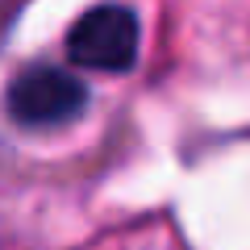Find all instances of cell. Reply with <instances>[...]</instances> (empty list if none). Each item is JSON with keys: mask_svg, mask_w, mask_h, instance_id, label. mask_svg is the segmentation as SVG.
<instances>
[{"mask_svg": "<svg viewBox=\"0 0 250 250\" xmlns=\"http://www.w3.org/2000/svg\"><path fill=\"white\" fill-rule=\"evenodd\" d=\"M83 104H88V88L62 67L38 62L9 83V113L17 125H29V129L67 125L83 113Z\"/></svg>", "mask_w": 250, "mask_h": 250, "instance_id": "1", "label": "cell"}, {"mask_svg": "<svg viewBox=\"0 0 250 250\" xmlns=\"http://www.w3.org/2000/svg\"><path fill=\"white\" fill-rule=\"evenodd\" d=\"M67 50L92 71H129L138 59V17L121 4H96L71 25Z\"/></svg>", "mask_w": 250, "mask_h": 250, "instance_id": "2", "label": "cell"}]
</instances>
